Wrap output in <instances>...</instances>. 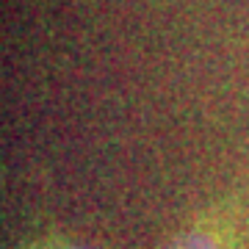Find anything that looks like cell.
Segmentation results:
<instances>
[{"label": "cell", "mask_w": 249, "mask_h": 249, "mask_svg": "<svg viewBox=\"0 0 249 249\" xmlns=\"http://www.w3.org/2000/svg\"><path fill=\"white\" fill-rule=\"evenodd\" d=\"M163 249H230L227 244V230L216 227L211 222H199L183 235L172 238Z\"/></svg>", "instance_id": "cell-1"}, {"label": "cell", "mask_w": 249, "mask_h": 249, "mask_svg": "<svg viewBox=\"0 0 249 249\" xmlns=\"http://www.w3.org/2000/svg\"><path fill=\"white\" fill-rule=\"evenodd\" d=\"M67 249H70V247H67ZM72 249H80V247H72Z\"/></svg>", "instance_id": "cell-2"}]
</instances>
